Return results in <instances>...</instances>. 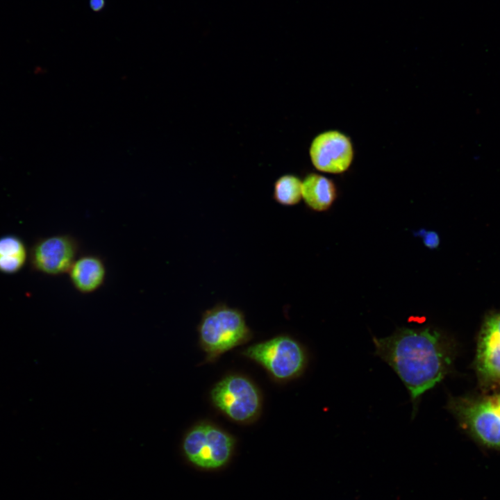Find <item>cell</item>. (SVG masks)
I'll return each instance as SVG.
<instances>
[{"label": "cell", "mask_w": 500, "mask_h": 500, "mask_svg": "<svg viewBox=\"0 0 500 500\" xmlns=\"http://www.w3.org/2000/svg\"><path fill=\"white\" fill-rule=\"evenodd\" d=\"M335 197V184L326 176L310 173L302 181V199L310 209L324 211L329 208Z\"/></svg>", "instance_id": "11"}, {"label": "cell", "mask_w": 500, "mask_h": 500, "mask_svg": "<svg viewBox=\"0 0 500 500\" xmlns=\"http://www.w3.org/2000/svg\"><path fill=\"white\" fill-rule=\"evenodd\" d=\"M72 288L81 294H90L105 284L108 269L103 258L96 253L80 254L67 274Z\"/></svg>", "instance_id": "10"}, {"label": "cell", "mask_w": 500, "mask_h": 500, "mask_svg": "<svg viewBox=\"0 0 500 500\" xmlns=\"http://www.w3.org/2000/svg\"><path fill=\"white\" fill-rule=\"evenodd\" d=\"M417 236H420L423 239L424 244L430 249H435L439 244V237L435 232L426 231L424 229L419 230L416 233Z\"/></svg>", "instance_id": "14"}, {"label": "cell", "mask_w": 500, "mask_h": 500, "mask_svg": "<svg viewBox=\"0 0 500 500\" xmlns=\"http://www.w3.org/2000/svg\"><path fill=\"white\" fill-rule=\"evenodd\" d=\"M242 354L260 365L278 381H288L299 376L306 363L303 347L285 335L249 346Z\"/></svg>", "instance_id": "5"}, {"label": "cell", "mask_w": 500, "mask_h": 500, "mask_svg": "<svg viewBox=\"0 0 500 500\" xmlns=\"http://www.w3.org/2000/svg\"><path fill=\"white\" fill-rule=\"evenodd\" d=\"M28 261V249L17 235L0 237V272L12 275L20 272Z\"/></svg>", "instance_id": "12"}, {"label": "cell", "mask_w": 500, "mask_h": 500, "mask_svg": "<svg viewBox=\"0 0 500 500\" xmlns=\"http://www.w3.org/2000/svg\"><path fill=\"white\" fill-rule=\"evenodd\" d=\"M213 405L231 420L248 423L256 419L261 408V397L255 384L240 374H230L212 388Z\"/></svg>", "instance_id": "6"}, {"label": "cell", "mask_w": 500, "mask_h": 500, "mask_svg": "<svg viewBox=\"0 0 500 500\" xmlns=\"http://www.w3.org/2000/svg\"><path fill=\"white\" fill-rule=\"evenodd\" d=\"M373 341L375 353L398 374L415 404L450 371L453 344L436 330L402 328Z\"/></svg>", "instance_id": "1"}, {"label": "cell", "mask_w": 500, "mask_h": 500, "mask_svg": "<svg viewBox=\"0 0 500 500\" xmlns=\"http://www.w3.org/2000/svg\"><path fill=\"white\" fill-rule=\"evenodd\" d=\"M311 162L316 169L329 174H340L351 166L354 151L350 138L336 130L318 134L309 148Z\"/></svg>", "instance_id": "8"}, {"label": "cell", "mask_w": 500, "mask_h": 500, "mask_svg": "<svg viewBox=\"0 0 500 500\" xmlns=\"http://www.w3.org/2000/svg\"><path fill=\"white\" fill-rule=\"evenodd\" d=\"M474 366L483 386L500 388V312L490 314L482 324Z\"/></svg>", "instance_id": "9"}, {"label": "cell", "mask_w": 500, "mask_h": 500, "mask_svg": "<svg viewBox=\"0 0 500 500\" xmlns=\"http://www.w3.org/2000/svg\"><path fill=\"white\" fill-rule=\"evenodd\" d=\"M273 199L285 206L297 204L302 199V181L290 174L280 176L274 185Z\"/></svg>", "instance_id": "13"}, {"label": "cell", "mask_w": 500, "mask_h": 500, "mask_svg": "<svg viewBox=\"0 0 500 500\" xmlns=\"http://www.w3.org/2000/svg\"><path fill=\"white\" fill-rule=\"evenodd\" d=\"M197 330L200 347L210 362L247 342L252 335L243 312L224 303L206 310Z\"/></svg>", "instance_id": "2"}, {"label": "cell", "mask_w": 500, "mask_h": 500, "mask_svg": "<svg viewBox=\"0 0 500 500\" xmlns=\"http://www.w3.org/2000/svg\"><path fill=\"white\" fill-rule=\"evenodd\" d=\"M235 446L231 435L213 424L201 422L185 433L181 450L192 465L204 469L224 466L231 459Z\"/></svg>", "instance_id": "4"}, {"label": "cell", "mask_w": 500, "mask_h": 500, "mask_svg": "<svg viewBox=\"0 0 500 500\" xmlns=\"http://www.w3.org/2000/svg\"><path fill=\"white\" fill-rule=\"evenodd\" d=\"M448 407L461 426L481 445L500 449V391L476 397H456Z\"/></svg>", "instance_id": "3"}, {"label": "cell", "mask_w": 500, "mask_h": 500, "mask_svg": "<svg viewBox=\"0 0 500 500\" xmlns=\"http://www.w3.org/2000/svg\"><path fill=\"white\" fill-rule=\"evenodd\" d=\"M106 0H89V6L94 12L102 11L106 7Z\"/></svg>", "instance_id": "15"}, {"label": "cell", "mask_w": 500, "mask_h": 500, "mask_svg": "<svg viewBox=\"0 0 500 500\" xmlns=\"http://www.w3.org/2000/svg\"><path fill=\"white\" fill-rule=\"evenodd\" d=\"M81 243L69 233L41 238L28 249V262L37 272L51 276L67 274L81 254Z\"/></svg>", "instance_id": "7"}]
</instances>
